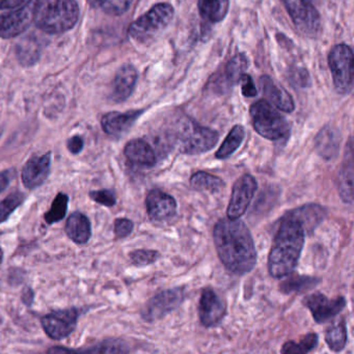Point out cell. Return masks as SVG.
<instances>
[{"label":"cell","instance_id":"cell-42","mask_svg":"<svg viewBox=\"0 0 354 354\" xmlns=\"http://www.w3.org/2000/svg\"><path fill=\"white\" fill-rule=\"evenodd\" d=\"M13 176V171H6L3 173H0V192H3L8 187Z\"/></svg>","mask_w":354,"mask_h":354},{"label":"cell","instance_id":"cell-19","mask_svg":"<svg viewBox=\"0 0 354 354\" xmlns=\"http://www.w3.org/2000/svg\"><path fill=\"white\" fill-rule=\"evenodd\" d=\"M142 113V111H132L124 113L113 111L102 118L101 125L109 136H121L133 126Z\"/></svg>","mask_w":354,"mask_h":354},{"label":"cell","instance_id":"cell-11","mask_svg":"<svg viewBox=\"0 0 354 354\" xmlns=\"http://www.w3.org/2000/svg\"><path fill=\"white\" fill-rule=\"evenodd\" d=\"M35 0L28 3L15 11L0 16V38H15L26 32L34 22Z\"/></svg>","mask_w":354,"mask_h":354},{"label":"cell","instance_id":"cell-12","mask_svg":"<svg viewBox=\"0 0 354 354\" xmlns=\"http://www.w3.org/2000/svg\"><path fill=\"white\" fill-rule=\"evenodd\" d=\"M248 67V59L243 55H237L218 72L213 76L208 84V88L213 93L225 94L229 92L244 74Z\"/></svg>","mask_w":354,"mask_h":354},{"label":"cell","instance_id":"cell-37","mask_svg":"<svg viewBox=\"0 0 354 354\" xmlns=\"http://www.w3.org/2000/svg\"><path fill=\"white\" fill-rule=\"evenodd\" d=\"M134 223L130 219L119 218L115 223V234L118 238H125L132 233Z\"/></svg>","mask_w":354,"mask_h":354},{"label":"cell","instance_id":"cell-36","mask_svg":"<svg viewBox=\"0 0 354 354\" xmlns=\"http://www.w3.org/2000/svg\"><path fill=\"white\" fill-rule=\"evenodd\" d=\"M90 196L92 200L103 206L113 207L115 206L117 200H115V194L111 190H98V192H90Z\"/></svg>","mask_w":354,"mask_h":354},{"label":"cell","instance_id":"cell-8","mask_svg":"<svg viewBox=\"0 0 354 354\" xmlns=\"http://www.w3.org/2000/svg\"><path fill=\"white\" fill-rule=\"evenodd\" d=\"M298 32L308 38H317L321 32V18L314 0H281Z\"/></svg>","mask_w":354,"mask_h":354},{"label":"cell","instance_id":"cell-20","mask_svg":"<svg viewBox=\"0 0 354 354\" xmlns=\"http://www.w3.org/2000/svg\"><path fill=\"white\" fill-rule=\"evenodd\" d=\"M337 185L339 196L343 202L351 205L353 203V148L351 138L348 142L347 151L337 179Z\"/></svg>","mask_w":354,"mask_h":354},{"label":"cell","instance_id":"cell-5","mask_svg":"<svg viewBox=\"0 0 354 354\" xmlns=\"http://www.w3.org/2000/svg\"><path fill=\"white\" fill-rule=\"evenodd\" d=\"M250 118L257 133L269 140L288 138L290 125L287 120L265 100H259L250 106Z\"/></svg>","mask_w":354,"mask_h":354},{"label":"cell","instance_id":"cell-28","mask_svg":"<svg viewBox=\"0 0 354 354\" xmlns=\"http://www.w3.org/2000/svg\"><path fill=\"white\" fill-rule=\"evenodd\" d=\"M325 342L333 352H339L347 344V326L344 318L333 322L325 331Z\"/></svg>","mask_w":354,"mask_h":354},{"label":"cell","instance_id":"cell-16","mask_svg":"<svg viewBox=\"0 0 354 354\" xmlns=\"http://www.w3.org/2000/svg\"><path fill=\"white\" fill-rule=\"evenodd\" d=\"M146 207L149 217L153 221H169L177 213L175 198L162 190H151L146 198Z\"/></svg>","mask_w":354,"mask_h":354},{"label":"cell","instance_id":"cell-25","mask_svg":"<svg viewBox=\"0 0 354 354\" xmlns=\"http://www.w3.org/2000/svg\"><path fill=\"white\" fill-rule=\"evenodd\" d=\"M66 232L76 243H86L92 235L90 221L82 213H73L66 223Z\"/></svg>","mask_w":354,"mask_h":354},{"label":"cell","instance_id":"cell-3","mask_svg":"<svg viewBox=\"0 0 354 354\" xmlns=\"http://www.w3.org/2000/svg\"><path fill=\"white\" fill-rule=\"evenodd\" d=\"M80 18L75 0H35L34 22L48 34H63L74 28Z\"/></svg>","mask_w":354,"mask_h":354},{"label":"cell","instance_id":"cell-43","mask_svg":"<svg viewBox=\"0 0 354 354\" xmlns=\"http://www.w3.org/2000/svg\"><path fill=\"white\" fill-rule=\"evenodd\" d=\"M88 3H90L92 7L97 8L98 7L99 0H88Z\"/></svg>","mask_w":354,"mask_h":354},{"label":"cell","instance_id":"cell-9","mask_svg":"<svg viewBox=\"0 0 354 354\" xmlns=\"http://www.w3.org/2000/svg\"><path fill=\"white\" fill-rule=\"evenodd\" d=\"M184 298L185 291L182 288L165 290L147 302L142 310V318L148 322L159 320L179 308L184 301Z\"/></svg>","mask_w":354,"mask_h":354},{"label":"cell","instance_id":"cell-41","mask_svg":"<svg viewBox=\"0 0 354 354\" xmlns=\"http://www.w3.org/2000/svg\"><path fill=\"white\" fill-rule=\"evenodd\" d=\"M28 0H0V10L14 9V8L21 7Z\"/></svg>","mask_w":354,"mask_h":354},{"label":"cell","instance_id":"cell-2","mask_svg":"<svg viewBox=\"0 0 354 354\" xmlns=\"http://www.w3.org/2000/svg\"><path fill=\"white\" fill-rule=\"evenodd\" d=\"M304 244V230L300 223L286 215L277 230L268 257L271 277L281 279L297 266Z\"/></svg>","mask_w":354,"mask_h":354},{"label":"cell","instance_id":"cell-18","mask_svg":"<svg viewBox=\"0 0 354 354\" xmlns=\"http://www.w3.org/2000/svg\"><path fill=\"white\" fill-rule=\"evenodd\" d=\"M138 73L132 65H124L115 74L111 91V99L115 102L127 100L136 88Z\"/></svg>","mask_w":354,"mask_h":354},{"label":"cell","instance_id":"cell-35","mask_svg":"<svg viewBox=\"0 0 354 354\" xmlns=\"http://www.w3.org/2000/svg\"><path fill=\"white\" fill-rule=\"evenodd\" d=\"M160 258V254L156 250H138L130 254V259L138 266H147L153 264Z\"/></svg>","mask_w":354,"mask_h":354},{"label":"cell","instance_id":"cell-22","mask_svg":"<svg viewBox=\"0 0 354 354\" xmlns=\"http://www.w3.org/2000/svg\"><path fill=\"white\" fill-rule=\"evenodd\" d=\"M260 86L265 97L279 111L285 113H292L294 111L295 104L292 97L281 86L275 84L270 77L268 76L261 77Z\"/></svg>","mask_w":354,"mask_h":354},{"label":"cell","instance_id":"cell-1","mask_svg":"<svg viewBox=\"0 0 354 354\" xmlns=\"http://www.w3.org/2000/svg\"><path fill=\"white\" fill-rule=\"evenodd\" d=\"M213 240L219 259L227 270L242 275L256 266L257 250L252 234L239 218L221 219L213 230Z\"/></svg>","mask_w":354,"mask_h":354},{"label":"cell","instance_id":"cell-4","mask_svg":"<svg viewBox=\"0 0 354 354\" xmlns=\"http://www.w3.org/2000/svg\"><path fill=\"white\" fill-rule=\"evenodd\" d=\"M219 136L215 130L201 126L194 120H182L175 132V142L180 152L196 155L208 152L218 142Z\"/></svg>","mask_w":354,"mask_h":354},{"label":"cell","instance_id":"cell-34","mask_svg":"<svg viewBox=\"0 0 354 354\" xmlns=\"http://www.w3.org/2000/svg\"><path fill=\"white\" fill-rule=\"evenodd\" d=\"M132 0H99L98 8L111 16H120L127 12Z\"/></svg>","mask_w":354,"mask_h":354},{"label":"cell","instance_id":"cell-33","mask_svg":"<svg viewBox=\"0 0 354 354\" xmlns=\"http://www.w3.org/2000/svg\"><path fill=\"white\" fill-rule=\"evenodd\" d=\"M24 196L20 192L10 194L0 202V223L7 221L8 217L24 203Z\"/></svg>","mask_w":354,"mask_h":354},{"label":"cell","instance_id":"cell-21","mask_svg":"<svg viewBox=\"0 0 354 354\" xmlns=\"http://www.w3.org/2000/svg\"><path fill=\"white\" fill-rule=\"evenodd\" d=\"M326 210L318 204H306L287 213V216L300 223L304 232L312 233L326 217Z\"/></svg>","mask_w":354,"mask_h":354},{"label":"cell","instance_id":"cell-24","mask_svg":"<svg viewBox=\"0 0 354 354\" xmlns=\"http://www.w3.org/2000/svg\"><path fill=\"white\" fill-rule=\"evenodd\" d=\"M125 156L130 162L142 167H154L156 154L152 147L142 140H133L125 147Z\"/></svg>","mask_w":354,"mask_h":354},{"label":"cell","instance_id":"cell-15","mask_svg":"<svg viewBox=\"0 0 354 354\" xmlns=\"http://www.w3.org/2000/svg\"><path fill=\"white\" fill-rule=\"evenodd\" d=\"M227 314V304L211 288L203 290L198 304V315L202 324L213 327L221 323Z\"/></svg>","mask_w":354,"mask_h":354},{"label":"cell","instance_id":"cell-27","mask_svg":"<svg viewBox=\"0 0 354 354\" xmlns=\"http://www.w3.org/2000/svg\"><path fill=\"white\" fill-rule=\"evenodd\" d=\"M287 279L279 283V290L281 293H302L308 291L320 283V279L318 277H306V275L290 274Z\"/></svg>","mask_w":354,"mask_h":354},{"label":"cell","instance_id":"cell-31","mask_svg":"<svg viewBox=\"0 0 354 354\" xmlns=\"http://www.w3.org/2000/svg\"><path fill=\"white\" fill-rule=\"evenodd\" d=\"M318 344V335L316 333H308L304 335L301 341L296 342L289 341L283 344L281 348V353L287 354H304L312 351Z\"/></svg>","mask_w":354,"mask_h":354},{"label":"cell","instance_id":"cell-17","mask_svg":"<svg viewBox=\"0 0 354 354\" xmlns=\"http://www.w3.org/2000/svg\"><path fill=\"white\" fill-rule=\"evenodd\" d=\"M51 153L43 156H34L24 165L22 171V181L28 188L38 187L44 183L50 171Z\"/></svg>","mask_w":354,"mask_h":354},{"label":"cell","instance_id":"cell-32","mask_svg":"<svg viewBox=\"0 0 354 354\" xmlns=\"http://www.w3.org/2000/svg\"><path fill=\"white\" fill-rule=\"evenodd\" d=\"M68 202H69V198H68L67 194H57V198L53 201L50 210L45 214V221L49 225L62 221L67 213Z\"/></svg>","mask_w":354,"mask_h":354},{"label":"cell","instance_id":"cell-38","mask_svg":"<svg viewBox=\"0 0 354 354\" xmlns=\"http://www.w3.org/2000/svg\"><path fill=\"white\" fill-rule=\"evenodd\" d=\"M97 351L104 353H125L128 352V349L121 341H107Z\"/></svg>","mask_w":354,"mask_h":354},{"label":"cell","instance_id":"cell-40","mask_svg":"<svg viewBox=\"0 0 354 354\" xmlns=\"http://www.w3.org/2000/svg\"><path fill=\"white\" fill-rule=\"evenodd\" d=\"M68 149H69L70 152L73 153V154H78V153L82 152V149H84V140L80 136H73V138H70L69 142H68Z\"/></svg>","mask_w":354,"mask_h":354},{"label":"cell","instance_id":"cell-30","mask_svg":"<svg viewBox=\"0 0 354 354\" xmlns=\"http://www.w3.org/2000/svg\"><path fill=\"white\" fill-rule=\"evenodd\" d=\"M190 185L198 192H209L215 194L225 187V182L216 176L211 175L206 171H198L192 175Z\"/></svg>","mask_w":354,"mask_h":354},{"label":"cell","instance_id":"cell-39","mask_svg":"<svg viewBox=\"0 0 354 354\" xmlns=\"http://www.w3.org/2000/svg\"><path fill=\"white\" fill-rule=\"evenodd\" d=\"M241 82V90L242 94L248 98H252L257 95L256 86H254V82H252V77L248 74H243L242 77L240 78Z\"/></svg>","mask_w":354,"mask_h":354},{"label":"cell","instance_id":"cell-23","mask_svg":"<svg viewBox=\"0 0 354 354\" xmlns=\"http://www.w3.org/2000/svg\"><path fill=\"white\" fill-rule=\"evenodd\" d=\"M315 148L318 154L325 160H333L339 153V132L330 126L323 128L316 136Z\"/></svg>","mask_w":354,"mask_h":354},{"label":"cell","instance_id":"cell-26","mask_svg":"<svg viewBox=\"0 0 354 354\" xmlns=\"http://www.w3.org/2000/svg\"><path fill=\"white\" fill-rule=\"evenodd\" d=\"M230 0H198V10L205 21L218 24L229 11Z\"/></svg>","mask_w":354,"mask_h":354},{"label":"cell","instance_id":"cell-7","mask_svg":"<svg viewBox=\"0 0 354 354\" xmlns=\"http://www.w3.org/2000/svg\"><path fill=\"white\" fill-rule=\"evenodd\" d=\"M333 86L339 94L347 95L353 88V53L347 45L339 44L328 55Z\"/></svg>","mask_w":354,"mask_h":354},{"label":"cell","instance_id":"cell-10","mask_svg":"<svg viewBox=\"0 0 354 354\" xmlns=\"http://www.w3.org/2000/svg\"><path fill=\"white\" fill-rule=\"evenodd\" d=\"M258 183L252 175L241 176L235 182L232 190L231 200L227 206V218H240L248 210L256 194Z\"/></svg>","mask_w":354,"mask_h":354},{"label":"cell","instance_id":"cell-44","mask_svg":"<svg viewBox=\"0 0 354 354\" xmlns=\"http://www.w3.org/2000/svg\"><path fill=\"white\" fill-rule=\"evenodd\" d=\"M3 250H0V264H1V262H3Z\"/></svg>","mask_w":354,"mask_h":354},{"label":"cell","instance_id":"cell-6","mask_svg":"<svg viewBox=\"0 0 354 354\" xmlns=\"http://www.w3.org/2000/svg\"><path fill=\"white\" fill-rule=\"evenodd\" d=\"M174 17L175 10L169 3H158L130 26L129 36L142 44L151 42L169 28Z\"/></svg>","mask_w":354,"mask_h":354},{"label":"cell","instance_id":"cell-13","mask_svg":"<svg viewBox=\"0 0 354 354\" xmlns=\"http://www.w3.org/2000/svg\"><path fill=\"white\" fill-rule=\"evenodd\" d=\"M304 304L310 310L317 323H324L337 316L346 306V299L344 297H328L320 292L310 294L304 299Z\"/></svg>","mask_w":354,"mask_h":354},{"label":"cell","instance_id":"cell-14","mask_svg":"<svg viewBox=\"0 0 354 354\" xmlns=\"http://www.w3.org/2000/svg\"><path fill=\"white\" fill-rule=\"evenodd\" d=\"M76 308L57 310L43 317L42 325L45 333L55 339H62L71 335L77 324Z\"/></svg>","mask_w":354,"mask_h":354},{"label":"cell","instance_id":"cell-29","mask_svg":"<svg viewBox=\"0 0 354 354\" xmlns=\"http://www.w3.org/2000/svg\"><path fill=\"white\" fill-rule=\"evenodd\" d=\"M244 138H245V130H244L243 126H234L225 140H223V144H221V148L215 153V157L217 159H221H221L229 158L241 146Z\"/></svg>","mask_w":354,"mask_h":354}]
</instances>
